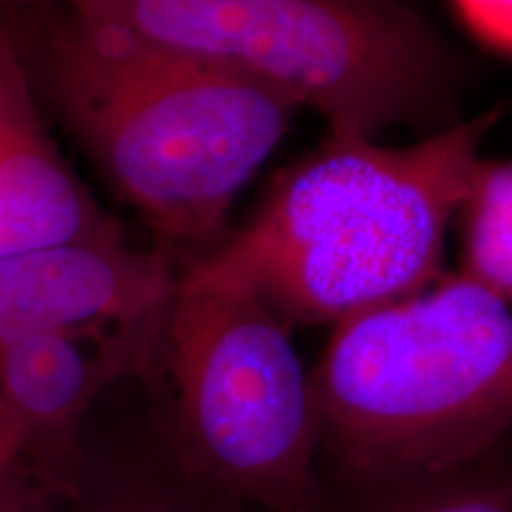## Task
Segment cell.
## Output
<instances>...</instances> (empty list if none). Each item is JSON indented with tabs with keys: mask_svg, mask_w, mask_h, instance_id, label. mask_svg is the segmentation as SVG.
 <instances>
[{
	"mask_svg": "<svg viewBox=\"0 0 512 512\" xmlns=\"http://www.w3.org/2000/svg\"><path fill=\"white\" fill-rule=\"evenodd\" d=\"M15 17L34 91L183 266L228 238L235 197L273 155L294 102L214 64L60 8Z\"/></svg>",
	"mask_w": 512,
	"mask_h": 512,
	"instance_id": "6da1fadb",
	"label": "cell"
},
{
	"mask_svg": "<svg viewBox=\"0 0 512 512\" xmlns=\"http://www.w3.org/2000/svg\"><path fill=\"white\" fill-rule=\"evenodd\" d=\"M501 112L389 147L337 136L287 169L219 245L290 325H339L439 280L448 230Z\"/></svg>",
	"mask_w": 512,
	"mask_h": 512,
	"instance_id": "7a4b0ae2",
	"label": "cell"
},
{
	"mask_svg": "<svg viewBox=\"0 0 512 512\" xmlns=\"http://www.w3.org/2000/svg\"><path fill=\"white\" fill-rule=\"evenodd\" d=\"M311 387L320 472L339 486L484 463L512 434V304L448 275L335 325Z\"/></svg>",
	"mask_w": 512,
	"mask_h": 512,
	"instance_id": "3957f363",
	"label": "cell"
},
{
	"mask_svg": "<svg viewBox=\"0 0 512 512\" xmlns=\"http://www.w3.org/2000/svg\"><path fill=\"white\" fill-rule=\"evenodd\" d=\"M60 8L311 107L337 136L430 114L451 55L399 0H0Z\"/></svg>",
	"mask_w": 512,
	"mask_h": 512,
	"instance_id": "277c9868",
	"label": "cell"
},
{
	"mask_svg": "<svg viewBox=\"0 0 512 512\" xmlns=\"http://www.w3.org/2000/svg\"><path fill=\"white\" fill-rule=\"evenodd\" d=\"M162 358L178 458L247 508L316 512L323 479L311 370L292 325L219 247L178 271Z\"/></svg>",
	"mask_w": 512,
	"mask_h": 512,
	"instance_id": "5b68a950",
	"label": "cell"
},
{
	"mask_svg": "<svg viewBox=\"0 0 512 512\" xmlns=\"http://www.w3.org/2000/svg\"><path fill=\"white\" fill-rule=\"evenodd\" d=\"M164 316L0 342V403L19 430V458L53 494L67 498L72 489L95 401L162 358Z\"/></svg>",
	"mask_w": 512,
	"mask_h": 512,
	"instance_id": "8992f818",
	"label": "cell"
},
{
	"mask_svg": "<svg viewBox=\"0 0 512 512\" xmlns=\"http://www.w3.org/2000/svg\"><path fill=\"white\" fill-rule=\"evenodd\" d=\"M178 266L126 240L0 259V342L46 330L110 328L166 313Z\"/></svg>",
	"mask_w": 512,
	"mask_h": 512,
	"instance_id": "52a82bcc",
	"label": "cell"
},
{
	"mask_svg": "<svg viewBox=\"0 0 512 512\" xmlns=\"http://www.w3.org/2000/svg\"><path fill=\"white\" fill-rule=\"evenodd\" d=\"M119 240L126 238L117 219L50 138L17 46L0 64V259Z\"/></svg>",
	"mask_w": 512,
	"mask_h": 512,
	"instance_id": "ba28073f",
	"label": "cell"
},
{
	"mask_svg": "<svg viewBox=\"0 0 512 512\" xmlns=\"http://www.w3.org/2000/svg\"><path fill=\"white\" fill-rule=\"evenodd\" d=\"M69 512H249L238 498L190 470L166 437L162 451L95 453L83 460L67 498Z\"/></svg>",
	"mask_w": 512,
	"mask_h": 512,
	"instance_id": "9c48e42d",
	"label": "cell"
},
{
	"mask_svg": "<svg viewBox=\"0 0 512 512\" xmlns=\"http://www.w3.org/2000/svg\"><path fill=\"white\" fill-rule=\"evenodd\" d=\"M316 512H512L510 475L501 477L486 460L444 475L375 486L323 484Z\"/></svg>",
	"mask_w": 512,
	"mask_h": 512,
	"instance_id": "30bf717a",
	"label": "cell"
},
{
	"mask_svg": "<svg viewBox=\"0 0 512 512\" xmlns=\"http://www.w3.org/2000/svg\"><path fill=\"white\" fill-rule=\"evenodd\" d=\"M463 219L460 273L512 304V159L479 164Z\"/></svg>",
	"mask_w": 512,
	"mask_h": 512,
	"instance_id": "8fae6325",
	"label": "cell"
},
{
	"mask_svg": "<svg viewBox=\"0 0 512 512\" xmlns=\"http://www.w3.org/2000/svg\"><path fill=\"white\" fill-rule=\"evenodd\" d=\"M465 29L496 53L512 57V0H451Z\"/></svg>",
	"mask_w": 512,
	"mask_h": 512,
	"instance_id": "7c38bea8",
	"label": "cell"
},
{
	"mask_svg": "<svg viewBox=\"0 0 512 512\" xmlns=\"http://www.w3.org/2000/svg\"><path fill=\"white\" fill-rule=\"evenodd\" d=\"M22 460V458H19ZM0 512H69V505L62 496L46 489L27 465L19 467V475L8 494L0 498Z\"/></svg>",
	"mask_w": 512,
	"mask_h": 512,
	"instance_id": "4fadbf2b",
	"label": "cell"
},
{
	"mask_svg": "<svg viewBox=\"0 0 512 512\" xmlns=\"http://www.w3.org/2000/svg\"><path fill=\"white\" fill-rule=\"evenodd\" d=\"M22 441H19V430L12 420V415L5 411L0 403V467H8L19 458Z\"/></svg>",
	"mask_w": 512,
	"mask_h": 512,
	"instance_id": "5bb4252c",
	"label": "cell"
},
{
	"mask_svg": "<svg viewBox=\"0 0 512 512\" xmlns=\"http://www.w3.org/2000/svg\"><path fill=\"white\" fill-rule=\"evenodd\" d=\"M17 46H19V38H17L15 17L3 19V22H0V64L15 53Z\"/></svg>",
	"mask_w": 512,
	"mask_h": 512,
	"instance_id": "9a60e30c",
	"label": "cell"
},
{
	"mask_svg": "<svg viewBox=\"0 0 512 512\" xmlns=\"http://www.w3.org/2000/svg\"><path fill=\"white\" fill-rule=\"evenodd\" d=\"M19 467H22V460H15V463L8 465V467H0V498L8 494L12 482L17 479Z\"/></svg>",
	"mask_w": 512,
	"mask_h": 512,
	"instance_id": "2e32d148",
	"label": "cell"
},
{
	"mask_svg": "<svg viewBox=\"0 0 512 512\" xmlns=\"http://www.w3.org/2000/svg\"><path fill=\"white\" fill-rule=\"evenodd\" d=\"M510 482H512V475H510Z\"/></svg>",
	"mask_w": 512,
	"mask_h": 512,
	"instance_id": "e0dca14e",
	"label": "cell"
}]
</instances>
